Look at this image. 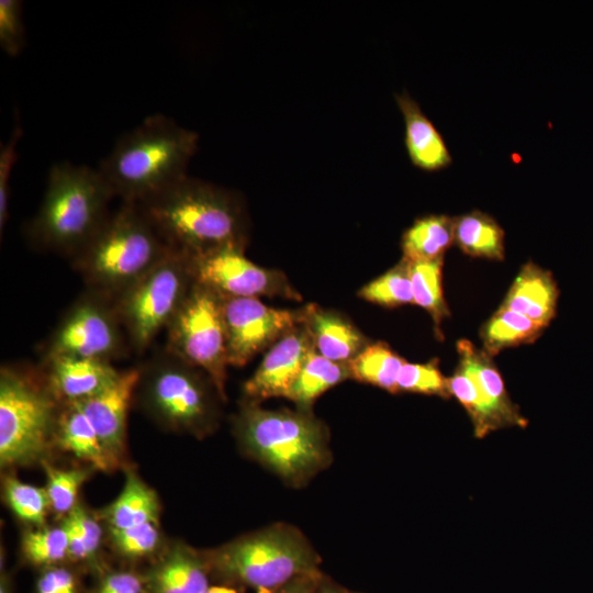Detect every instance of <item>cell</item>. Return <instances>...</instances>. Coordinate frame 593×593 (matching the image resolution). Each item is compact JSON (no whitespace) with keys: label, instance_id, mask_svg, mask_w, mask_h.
Wrapping results in <instances>:
<instances>
[{"label":"cell","instance_id":"6da1fadb","mask_svg":"<svg viewBox=\"0 0 593 593\" xmlns=\"http://www.w3.org/2000/svg\"><path fill=\"white\" fill-rule=\"evenodd\" d=\"M137 205L166 245L188 257L248 242L242 198L189 175Z\"/></svg>","mask_w":593,"mask_h":593},{"label":"cell","instance_id":"7a4b0ae2","mask_svg":"<svg viewBox=\"0 0 593 593\" xmlns=\"http://www.w3.org/2000/svg\"><path fill=\"white\" fill-rule=\"evenodd\" d=\"M199 134L156 113L124 133L97 168L114 197L141 203L186 177Z\"/></svg>","mask_w":593,"mask_h":593},{"label":"cell","instance_id":"3957f363","mask_svg":"<svg viewBox=\"0 0 593 593\" xmlns=\"http://www.w3.org/2000/svg\"><path fill=\"white\" fill-rule=\"evenodd\" d=\"M243 452L292 488H302L332 462L329 432L312 411L268 410L244 401L233 419Z\"/></svg>","mask_w":593,"mask_h":593},{"label":"cell","instance_id":"277c9868","mask_svg":"<svg viewBox=\"0 0 593 593\" xmlns=\"http://www.w3.org/2000/svg\"><path fill=\"white\" fill-rule=\"evenodd\" d=\"M115 198L98 169L61 161L48 171L43 200L27 224L35 247L71 260L110 216Z\"/></svg>","mask_w":593,"mask_h":593},{"label":"cell","instance_id":"5b68a950","mask_svg":"<svg viewBox=\"0 0 593 593\" xmlns=\"http://www.w3.org/2000/svg\"><path fill=\"white\" fill-rule=\"evenodd\" d=\"M172 250L137 204L122 202L70 261L87 290L115 302Z\"/></svg>","mask_w":593,"mask_h":593},{"label":"cell","instance_id":"8992f818","mask_svg":"<svg viewBox=\"0 0 593 593\" xmlns=\"http://www.w3.org/2000/svg\"><path fill=\"white\" fill-rule=\"evenodd\" d=\"M216 583L268 591L321 570L322 558L295 526L275 523L202 551Z\"/></svg>","mask_w":593,"mask_h":593},{"label":"cell","instance_id":"52a82bcc","mask_svg":"<svg viewBox=\"0 0 593 593\" xmlns=\"http://www.w3.org/2000/svg\"><path fill=\"white\" fill-rule=\"evenodd\" d=\"M135 399L143 411L170 432L198 438L216 429L225 402L212 379L165 347L138 366Z\"/></svg>","mask_w":593,"mask_h":593},{"label":"cell","instance_id":"ba28073f","mask_svg":"<svg viewBox=\"0 0 593 593\" xmlns=\"http://www.w3.org/2000/svg\"><path fill=\"white\" fill-rule=\"evenodd\" d=\"M60 403L40 368L4 365L0 370V466L44 461L55 447Z\"/></svg>","mask_w":593,"mask_h":593},{"label":"cell","instance_id":"9c48e42d","mask_svg":"<svg viewBox=\"0 0 593 593\" xmlns=\"http://www.w3.org/2000/svg\"><path fill=\"white\" fill-rule=\"evenodd\" d=\"M193 283L189 257L172 250L115 301L131 351L143 355L166 331Z\"/></svg>","mask_w":593,"mask_h":593},{"label":"cell","instance_id":"30bf717a","mask_svg":"<svg viewBox=\"0 0 593 593\" xmlns=\"http://www.w3.org/2000/svg\"><path fill=\"white\" fill-rule=\"evenodd\" d=\"M168 351L203 370L226 401L227 335L223 296L194 280L166 328Z\"/></svg>","mask_w":593,"mask_h":593},{"label":"cell","instance_id":"8fae6325","mask_svg":"<svg viewBox=\"0 0 593 593\" xmlns=\"http://www.w3.org/2000/svg\"><path fill=\"white\" fill-rule=\"evenodd\" d=\"M457 368L447 377L448 392L470 417L474 437L484 438L503 428H525L528 421L512 401L493 358L463 338L457 343Z\"/></svg>","mask_w":593,"mask_h":593},{"label":"cell","instance_id":"7c38bea8","mask_svg":"<svg viewBox=\"0 0 593 593\" xmlns=\"http://www.w3.org/2000/svg\"><path fill=\"white\" fill-rule=\"evenodd\" d=\"M130 351L115 302L86 289L43 344L41 359L68 357L112 362Z\"/></svg>","mask_w":593,"mask_h":593},{"label":"cell","instance_id":"4fadbf2b","mask_svg":"<svg viewBox=\"0 0 593 593\" xmlns=\"http://www.w3.org/2000/svg\"><path fill=\"white\" fill-rule=\"evenodd\" d=\"M244 250L224 247L189 257L194 280L223 298L279 296L301 300L300 293L281 271L254 264Z\"/></svg>","mask_w":593,"mask_h":593},{"label":"cell","instance_id":"5bb4252c","mask_svg":"<svg viewBox=\"0 0 593 593\" xmlns=\"http://www.w3.org/2000/svg\"><path fill=\"white\" fill-rule=\"evenodd\" d=\"M228 365L243 367L304 321L305 307L266 305L257 298H223Z\"/></svg>","mask_w":593,"mask_h":593},{"label":"cell","instance_id":"9a60e30c","mask_svg":"<svg viewBox=\"0 0 593 593\" xmlns=\"http://www.w3.org/2000/svg\"><path fill=\"white\" fill-rule=\"evenodd\" d=\"M313 349L311 334L303 321L267 351L257 370L243 385L245 401L260 404L266 399L284 398Z\"/></svg>","mask_w":593,"mask_h":593},{"label":"cell","instance_id":"2e32d148","mask_svg":"<svg viewBox=\"0 0 593 593\" xmlns=\"http://www.w3.org/2000/svg\"><path fill=\"white\" fill-rule=\"evenodd\" d=\"M139 380V368L121 370L99 393L75 402L90 421L105 449L120 462L126 449L127 416Z\"/></svg>","mask_w":593,"mask_h":593},{"label":"cell","instance_id":"e0dca14e","mask_svg":"<svg viewBox=\"0 0 593 593\" xmlns=\"http://www.w3.org/2000/svg\"><path fill=\"white\" fill-rule=\"evenodd\" d=\"M40 369L59 403L83 401L110 385L120 374L112 362L85 358H54Z\"/></svg>","mask_w":593,"mask_h":593},{"label":"cell","instance_id":"ac0fdd59","mask_svg":"<svg viewBox=\"0 0 593 593\" xmlns=\"http://www.w3.org/2000/svg\"><path fill=\"white\" fill-rule=\"evenodd\" d=\"M144 579L145 593H203L212 584L203 552L182 542L168 547Z\"/></svg>","mask_w":593,"mask_h":593},{"label":"cell","instance_id":"d6986e66","mask_svg":"<svg viewBox=\"0 0 593 593\" xmlns=\"http://www.w3.org/2000/svg\"><path fill=\"white\" fill-rule=\"evenodd\" d=\"M558 298L559 289L552 273L528 261L521 268L499 307L547 327L556 315Z\"/></svg>","mask_w":593,"mask_h":593},{"label":"cell","instance_id":"ffe728a7","mask_svg":"<svg viewBox=\"0 0 593 593\" xmlns=\"http://www.w3.org/2000/svg\"><path fill=\"white\" fill-rule=\"evenodd\" d=\"M304 307V323L311 334L314 349L323 357L335 362L348 363L370 344L343 314L316 304H307Z\"/></svg>","mask_w":593,"mask_h":593},{"label":"cell","instance_id":"44dd1931","mask_svg":"<svg viewBox=\"0 0 593 593\" xmlns=\"http://www.w3.org/2000/svg\"><path fill=\"white\" fill-rule=\"evenodd\" d=\"M395 101L404 118L405 146L411 161L427 171L449 166L452 161L450 152L417 101L407 91L396 93Z\"/></svg>","mask_w":593,"mask_h":593},{"label":"cell","instance_id":"7402d4cb","mask_svg":"<svg viewBox=\"0 0 593 593\" xmlns=\"http://www.w3.org/2000/svg\"><path fill=\"white\" fill-rule=\"evenodd\" d=\"M55 446L89 463L93 469L111 471L120 465L105 449L90 421L76 403H60Z\"/></svg>","mask_w":593,"mask_h":593},{"label":"cell","instance_id":"603a6c76","mask_svg":"<svg viewBox=\"0 0 593 593\" xmlns=\"http://www.w3.org/2000/svg\"><path fill=\"white\" fill-rule=\"evenodd\" d=\"M455 244V221L446 214L417 217L401 238L403 258L409 261L444 257Z\"/></svg>","mask_w":593,"mask_h":593},{"label":"cell","instance_id":"cb8c5ba5","mask_svg":"<svg viewBox=\"0 0 593 593\" xmlns=\"http://www.w3.org/2000/svg\"><path fill=\"white\" fill-rule=\"evenodd\" d=\"M455 244L475 258L501 261L505 257L504 230L491 215L472 210L454 217Z\"/></svg>","mask_w":593,"mask_h":593},{"label":"cell","instance_id":"d4e9b609","mask_svg":"<svg viewBox=\"0 0 593 593\" xmlns=\"http://www.w3.org/2000/svg\"><path fill=\"white\" fill-rule=\"evenodd\" d=\"M348 378V363L332 361L313 349L284 398L299 410L312 411L320 395Z\"/></svg>","mask_w":593,"mask_h":593},{"label":"cell","instance_id":"484cf974","mask_svg":"<svg viewBox=\"0 0 593 593\" xmlns=\"http://www.w3.org/2000/svg\"><path fill=\"white\" fill-rule=\"evenodd\" d=\"M159 508L155 491L135 472L128 471L121 493L105 510V518L111 528L158 523Z\"/></svg>","mask_w":593,"mask_h":593},{"label":"cell","instance_id":"4316f807","mask_svg":"<svg viewBox=\"0 0 593 593\" xmlns=\"http://www.w3.org/2000/svg\"><path fill=\"white\" fill-rule=\"evenodd\" d=\"M545 328L519 313L499 307L482 325L480 337L484 351L493 358L503 349L536 342Z\"/></svg>","mask_w":593,"mask_h":593},{"label":"cell","instance_id":"83f0119b","mask_svg":"<svg viewBox=\"0 0 593 593\" xmlns=\"http://www.w3.org/2000/svg\"><path fill=\"white\" fill-rule=\"evenodd\" d=\"M406 360L383 342L370 343L348 362L350 378L396 394L398 377Z\"/></svg>","mask_w":593,"mask_h":593},{"label":"cell","instance_id":"f1b7e54d","mask_svg":"<svg viewBox=\"0 0 593 593\" xmlns=\"http://www.w3.org/2000/svg\"><path fill=\"white\" fill-rule=\"evenodd\" d=\"M443 265L444 257L410 261L414 304L430 315L438 339H443L440 325L450 315L443 291Z\"/></svg>","mask_w":593,"mask_h":593},{"label":"cell","instance_id":"f546056e","mask_svg":"<svg viewBox=\"0 0 593 593\" xmlns=\"http://www.w3.org/2000/svg\"><path fill=\"white\" fill-rule=\"evenodd\" d=\"M358 296L384 307L414 304L410 261L402 257L394 267L363 286Z\"/></svg>","mask_w":593,"mask_h":593},{"label":"cell","instance_id":"4dcf8cb0","mask_svg":"<svg viewBox=\"0 0 593 593\" xmlns=\"http://www.w3.org/2000/svg\"><path fill=\"white\" fill-rule=\"evenodd\" d=\"M21 552L30 564L41 569L61 564L69 559L67 534L61 525L29 529L22 536Z\"/></svg>","mask_w":593,"mask_h":593},{"label":"cell","instance_id":"1f68e13d","mask_svg":"<svg viewBox=\"0 0 593 593\" xmlns=\"http://www.w3.org/2000/svg\"><path fill=\"white\" fill-rule=\"evenodd\" d=\"M64 527L69 546V559L91 563L99 551L102 529L98 521L81 505L64 517Z\"/></svg>","mask_w":593,"mask_h":593},{"label":"cell","instance_id":"d6a6232c","mask_svg":"<svg viewBox=\"0 0 593 593\" xmlns=\"http://www.w3.org/2000/svg\"><path fill=\"white\" fill-rule=\"evenodd\" d=\"M5 503L21 521L34 527L45 526L46 515L51 508L45 488L27 484L8 475L3 479Z\"/></svg>","mask_w":593,"mask_h":593},{"label":"cell","instance_id":"836d02e7","mask_svg":"<svg viewBox=\"0 0 593 593\" xmlns=\"http://www.w3.org/2000/svg\"><path fill=\"white\" fill-rule=\"evenodd\" d=\"M46 474V486L51 508L64 517L77 505L78 493L87 481L89 469H61L47 461L42 462Z\"/></svg>","mask_w":593,"mask_h":593},{"label":"cell","instance_id":"e575fe53","mask_svg":"<svg viewBox=\"0 0 593 593\" xmlns=\"http://www.w3.org/2000/svg\"><path fill=\"white\" fill-rule=\"evenodd\" d=\"M398 391L450 399L447 377L440 371L438 359L426 363L405 361L398 377Z\"/></svg>","mask_w":593,"mask_h":593},{"label":"cell","instance_id":"d590c367","mask_svg":"<svg viewBox=\"0 0 593 593\" xmlns=\"http://www.w3.org/2000/svg\"><path fill=\"white\" fill-rule=\"evenodd\" d=\"M109 535L115 552L132 560L154 555L160 544L157 523H145L126 528L109 527Z\"/></svg>","mask_w":593,"mask_h":593},{"label":"cell","instance_id":"8d00e7d4","mask_svg":"<svg viewBox=\"0 0 593 593\" xmlns=\"http://www.w3.org/2000/svg\"><path fill=\"white\" fill-rule=\"evenodd\" d=\"M25 27L23 3L20 0H0V46L11 57L24 47Z\"/></svg>","mask_w":593,"mask_h":593},{"label":"cell","instance_id":"74e56055","mask_svg":"<svg viewBox=\"0 0 593 593\" xmlns=\"http://www.w3.org/2000/svg\"><path fill=\"white\" fill-rule=\"evenodd\" d=\"M23 135L16 121L10 138L0 147V233L3 234L9 219L10 179L18 157V143Z\"/></svg>","mask_w":593,"mask_h":593},{"label":"cell","instance_id":"f35d334b","mask_svg":"<svg viewBox=\"0 0 593 593\" xmlns=\"http://www.w3.org/2000/svg\"><path fill=\"white\" fill-rule=\"evenodd\" d=\"M34 593H82L76 572L58 564L42 569L36 579Z\"/></svg>","mask_w":593,"mask_h":593},{"label":"cell","instance_id":"ab89813d","mask_svg":"<svg viewBox=\"0 0 593 593\" xmlns=\"http://www.w3.org/2000/svg\"><path fill=\"white\" fill-rule=\"evenodd\" d=\"M91 593H145L144 574L130 570L109 571Z\"/></svg>","mask_w":593,"mask_h":593},{"label":"cell","instance_id":"60d3db41","mask_svg":"<svg viewBox=\"0 0 593 593\" xmlns=\"http://www.w3.org/2000/svg\"><path fill=\"white\" fill-rule=\"evenodd\" d=\"M322 573V570L309 572L294 578L281 586L257 593H315Z\"/></svg>","mask_w":593,"mask_h":593},{"label":"cell","instance_id":"b9f144b4","mask_svg":"<svg viewBox=\"0 0 593 593\" xmlns=\"http://www.w3.org/2000/svg\"><path fill=\"white\" fill-rule=\"evenodd\" d=\"M315 593H362V592L353 591L339 584L338 582H336L335 580H333L331 577H328L327 574L323 572L318 580Z\"/></svg>","mask_w":593,"mask_h":593},{"label":"cell","instance_id":"7bdbcfd3","mask_svg":"<svg viewBox=\"0 0 593 593\" xmlns=\"http://www.w3.org/2000/svg\"><path fill=\"white\" fill-rule=\"evenodd\" d=\"M203 593H246V589L230 584H211Z\"/></svg>","mask_w":593,"mask_h":593},{"label":"cell","instance_id":"ee69618b","mask_svg":"<svg viewBox=\"0 0 593 593\" xmlns=\"http://www.w3.org/2000/svg\"><path fill=\"white\" fill-rule=\"evenodd\" d=\"M0 593H13L12 578L7 572H1Z\"/></svg>","mask_w":593,"mask_h":593}]
</instances>
